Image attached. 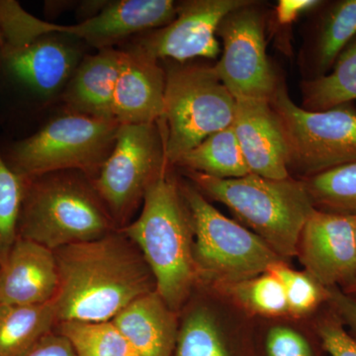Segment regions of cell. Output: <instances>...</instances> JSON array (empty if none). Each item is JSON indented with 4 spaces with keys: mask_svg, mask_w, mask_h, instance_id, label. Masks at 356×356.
<instances>
[{
    "mask_svg": "<svg viewBox=\"0 0 356 356\" xmlns=\"http://www.w3.org/2000/svg\"><path fill=\"white\" fill-rule=\"evenodd\" d=\"M58 289V322H106L156 282L139 248L120 229L97 240L54 250Z\"/></svg>",
    "mask_w": 356,
    "mask_h": 356,
    "instance_id": "cell-1",
    "label": "cell"
},
{
    "mask_svg": "<svg viewBox=\"0 0 356 356\" xmlns=\"http://www.w3.org/2000/svg\"><path fill=\"white\" fill-rule=\"evenodd\" d=\"M119 229L139 248L159 296L179 314L198 276L191 212L179 184L168 170L147 191L140 216Z\"/></svg>",
    "mask_w": 356,
    "mask_h": 356,
    "instance_id": "cell-2",
    "label": "cell"
},
{
    "mask_svg": "<svg viewBox=\"0 0 356 356\" xmlns=\"http://www.w3.org/2000/svg\"><path fill=\"white\" fill-rule=\"evenodd\" d=\"M116 229L90 178L84 173L63 170L27 178L20 238L57 250L97 240Z\"/></svg>",
    "mask_w": 356,
    "mask_h": 356,
    "instance_id": "cell-3",
    "label": "cell"
},
{
    "mask_svg": "<svg viewBox=\"0 0 356 356\" xmlns=\"http://www.w3.org/2000/svg\"><path fill=\"white\" fill-rule=\"evenodd\" d=\"M199 191L226 205L284 261L297 257L307 220L316 210L303 180L257 175L217 178L187 170Z\"/></svg>",
    "mask_w": 356,
    "mask_h": 356,
    "instance_id": "cell-4",
    "label": "cell"
},
{
    "mask_svg": "<svg viewBox=\"0 0 356 356\" xmlns=\"http://www.w3.org/2000/svg\"><path fill=\"white\" fill-rule=\"evenodd\" d=\"M120 126L115 119L69 113L14 142L4 159L25 178L76 170L93 179L111 154Z\"/></svg>",
    "mask_w": 356,
    "mask_h": 356,
    "instance_id": "cell-5",
    "label": "cell"
},
{
    "mask_svg": "<svg viewBox=\"0 0 356 356\" xmlns=\"http://www.w3.org/2000/svg\"><path fill=\"white\" fill-rule=\"evenodd\" d=\"M179 186L193 222L198 282L216 288L240 282L283 261L259 236L213 207L197 189Z\"/></svg>",
    "mask_w": 356,
    "mask_h": 356,
    "instance_id": "cell-6",
    "label": "cell"
},
{
    "mask_svg": "<svg viewBox=\"0 0 356 356\" xmlns=\"http://www.w3.org/2000/svg\"><path fill=\"white\" fill-rule=\"evenodd\" d=\"M236 99L213 67L182 65L165 72V156L168 165L206 138L232 126Z\"/></svg>",
    "mask_w": 356,
    "mask_h": 356,
    "instance_id": "cell-7",
    "label": "cell"
},
{
    "mask_svg": "<svg viewBox=\"0 0 356 356\" xmlns=\"http://www.w3.org/2000/svg\"><path fill=\"white\" fill-rule=\"evenodd\" d=\"M159 123L121 124L111 154L91 179L118 229L127 226L147 191L168 170Z\"/></svg>",
    "mask_w": 356,
    "mask_h": 356,
    "instance_id": "cell-8",
    "label": "cell"
},
{
    "mask_svg": "<svg viewBox=\"0 0 356 356\" xmlns=\"http://www.w3.org/2000/svg\"><path fill=\"white\" fill-rule=\"evenodd\" d=\"M288 149V170L307 178L356 161V111L344 104L309 111L278 88L270 102Z\"/></svg>",
    "mask_w": 356,
    "mask_h": 356,
    "instance_id": "cell-9",
    "label": "cell"
},
{
    "mask_svg": "<svg viewBox=\"0 0 356 356\" xmlns=\"http://www.w3.org/2000/svg\"><path fill=\"white\" fill-rule=\"evenodd\" d=\"M218 34L224 42L221 60L213 67L235 99L270 102L277 90V79L266 51L261 13L248 4L229 13Z\"/></svg>",
    "mask_w": 356,
    "mask_h": 356,
    "instance_id": "cell-10",
    "label": "cell"
},
{
    "mask_svg": "<svg viewBox=\"0 0 356 356\" xmlns=\"http://www.w3.org/2000/svg\"><path fill=\"white\" fill-rule=\"evenodd\" d=\"M178 4L172 0H121L110 2L99 13L76 25H58L22 11L17 33L24 44L44 35H67L83 40L98 51L138 33L149 32L168 25L177 14Z\"/></svg>",
    "mask_w": 356,
    "mask_h": 356,
    "instance_id": "cell-11",
    "label": "cell"
},
{
    "mask_svg": "<svg viewBox=\"0 0 356 356\" xmlns=\"http://www.w3.org/2000/svg\"><path fill=\"white\" fill-rule=\"evenodd\" d=\"M252 1L248 0H193L178 4L172 22L143 35L136 46L156 60L172 58L178 62L219 55L218 28L222 21Z\"/></svg>",
    "mask_w": 356,
    "mask_h": 356,
    "instance_id": "cell-12",
    "label": "cell"
},
{
    "mask_svg": "<svg viewBox=\"0 0 356 356\" xmlns=\"http://www.w3.org/2000/svg\"><path fill=\"white\" fill-rule=\"evenodd\" d=\"M62 35L49 34L0 48V74L21 91L48 99L67 86L83 58Z\"/></svg>",
    "mask_w": 356,
    "mask_h": 356,
    "instance_id": "cell-13",
    "label": "cell"
},
{
    "mask_svg": "<svg viewBox=\"0 0 356 356\" xmlns=\"http://www.w3.org/2000/svg\"><path fill=\"white\" fill-rule=\"evenodd\" d=\"M355 216L316 209L300 235L297 257L323 287H348L356 280Z\"/></svg>",
    "mask_w": 356,
    "mask_h": 356,
    "instance_id": "cell-14",
    "label": "cell"
},
{
    "mask_svg": "<svg viewBox=\"0 0 356 356\" xmlns=\"http://www.w3.org/2000/svg\"><path fill=\"white\" fill-rule=\"evenodd\" d=\"M232 126L250 173L269 179L290 177L286 140L269 102L236 99Z\"/></svg>",
    "mask_w": 356,
    "mask_h": 356,
    "instance_id": "cell-15",
    "label": "cell"
},
{
    "mask_svg": "<svg viewBox=\"0 0 356 356\" xmlns=\"http://www.w3.org/2000/svg\"><path fill=\"white\" fill-rule=\"evenodd\" d=\"M165 72L138 46L122 51L114 93V118L120 124L158 123L165 111Z\"/></svg>",
    "mask_w": 356,
    "mask_h": 356,
    "instance_id": "cell-16",
    "label": "cell"
},
{
    "mask_svg": "<svg viewBox=\"0 0 356 356\" xmlns=\"http://www.w3.org/2000/svg\"><path fill=\"white\" fill-rule=\"evenodd\" d=\"M58 282L54 250L19 236L0 264V305L53 301Z\"/></svg>",
    "mask_w": 356,
    "mask_h": 356,
    "instance_id": "cell-17",
    "label": "cell"
},
{
    "mask_svg": "<svg viewBox=\"0 0 356 356\" xmlns=\"http://www.w3.org/2000/svg\"><path fill=\"white\" fill-rule=\"evenodd\" d=\"M139 356H173L179 321L156 291L143 295L112 320Z\"/></svg>",
    "mask_w": 356,
    "mask_h": 356,
    "instance_id": "cell-18",
    "label": "cell"
},
{
    "mask_svg": "<svg viewBox=\"0 0 356 356\" xmlns=\"http://www.w3.org/2000/svg\"><path fill=\"white\" fill-rule=\"evenodd\" d=\"M121 56L122 51L109 48L83 58L63 95L69 113L115 119L114 93Z\"/></svg>",
    "mask_w": 356,
    "mask_h": 356,
    "instance_id": "cell-19",
    "label": "cell"
},
{
    "mask_svg": "<svg viewBox=\"0 0 356 356\" xmlns=\"http://www.w3.org/2000/svg\"><path fill=\"white\" fill-rule=\"evenodd\" d=\"M58 324L54 301L0 305V356H22Z\"/></svg>",
    "mask_w": 356,
    "mask_h": 356,
    "instance_id": "cell-20",
    "label": "cell"
},
{
    "mask_svg": "<svg viewBox=\"0 0 356 356\" xmlns=\"http://www.w3.org/2000/svg\"><path fill=\"white\" fill-rule=\"evenodd\" d=\"M175 165L217 178L243 177L250 173L233 126L206 138Z\"/></svg>",
    "mask_w": 356,
    "mask_h": 356,
    "instance_id": "cell-21",
    "label": "cell"
},
{
    "mask_svg": "<svg viewBox=\"0 0 356 356\" xmlns=\"http://www.w3.org/2000/svg\"><path fill=\"white\" fill-rule=\"evenodd\" d=\"M303 108L325 111L356 100V42L341 54L331 74L302 84Z\"/></svg>",
    "mask_w": 356,
    "mask_h": 356,
    "instance_id": "cell-22",
    "label": "cell"
},
{
    "mask_svg": "<svg viewBox=\"0 0 356 356\" xmlns=\"http://www.w3.org/2000/svg\"><path fill=\"white\" fill-rule=\"evenodd\" d=\"M316 209L356 216V161L303 180Z\"/></svg>",
    "mask_w": 356,
    "mask_h": 356,
    "instance_id": "cell-23",
    "label": "cell"
},
{
    "mask_svg": "<svg viewBox=\"0 0 356 356\" xmlns=\"http://www.w3.org/2000/svg\"><path fill=\"white\" fill-rule=\"evenodd\" d=\"M56 331L67 339L76 356H139L112 321L62 322Z\"/></svg>",
    "mask_w": 356,
    "mask_h": 356,
    "instance_id": "cell-24",
    "label": "cell"
},
{
    "mask_svg": "<svg viewBox=\"0 0 356 356\" xmlns=\"http://www.w3.org/2000/svg\"><path fill=\"white\" fill-rule=\"evenodd\" d=\"M173 356H229L216 318L206 307L187 312Z\"/></svg>",
    "mask_w": 356,
    "mask_h": 356,
    "instance_id": "cell-25",
    "label": "cell"
},
{
    "mask_svg": "<svg viewBox=\"0 0 356 356\" xmlns=\"http://www.w3.org/2000/svg\"><path fill=\"white\" fill-rule=\"evenodd\" d=\"M222 290L245 310L267 317H280L289 314L286 295L280 281L270 273H264L250 278L222 285Z\"/></svg>",
    "mask_w": 356,
    "mask_h": 356,
    "instance_id": "cell-26",
    "label": "cell"
},
{
    "mask_svg": "<svg viewBox=\"0 0 356 356\" xmlns=\"http://www.w3.org/2000/svg\"><path fill=\"white\" fill-rule=\"evenodd\" d=\"M356 35V0H343L332 7L318 34L316 63L318 76H325L344 47Z\"/></svg>",
    "mask_w": 356,
    "mask_h": 356,
    "instance_id": "cell-27",
    "label": "cell"
},
{
    "mask_svg": "<svg viewBox=\"0 0 356 356\" xmlns=\"http://www.w3.org/2000/svg\"><path fill=\"white\" fill-rule=\"evenodd\" d=\"M27 178L7 163L0 151V264L19 238V220Z\"/></svg>",
    "mask_w": 356,
    "mask_h": 356,
    "instance_id": "cell-28",
    "label": "cell"
},
{
    "mask_svg": "<svg viewBox=\"0 0 356 356\" xmlns=\"http://www.w3.org/2000/svg\"><path fill=\"white\" fill-rule=\"evenodd\" d=\"M266 271L273 274L282 284L291 315H306L325 301V287L308 273L294 270L285 261L275 262Z\"/></svg>",
    "mask_w": 356,
    "mask_h": 356,
    "instance_id": "cell-29",
    "label": "cell"
},
{
    "mask_svg": "<svg viewBox=\"0 0 356 356\" xmlns=\"http://www.w3.org/2000/svg\"><path fill=\"white\" fill-rule=\"evenodd\" d=\"M323 348L331 356H356V339L348 334L341 321L332 316L318 325Z\"/></svg>",
    "mask_w": 356,
    "mask_h": 356,
    "instance_id": "cell-30",
    "label": "cell"
},
{
    "mask_svg": "<svg viewBox=\"0 0 356 356\" xmlns=\"http://www.w3.org/2000/svg\"><path fill=\"white\" fill-rule=\"evenodd\" d=\"M268 356H313L305 337L287 327H274L266 337Z\"/></svg>",
    "mask_w": 356,
    "mask_h": 356,
    "instance_id": "cell-31",
    "label": "cell"
},
{
    "mask_svg": "<svg viewBox=\"0 0 356 356\" xmlns=\"http://www.w3.org/2000/svg\"><path fill=\"white\" fill-rule=\"evenodd\" d=\"M325 301L331 306L344 327H348L351 336L356 339V298L346 294L337 286L325 288Z\"/></svg>",
    "mask_w": 356,
    "mask_h": 356,
    "instance_id": "cell-32",
    "label": "cell"
},
{
    "mask_svg": "<svg viewBox=\"0 0 356 356\" xmlns=\"http://www.w3.org/2000/svg\"><path fill=\"white\" fill-rule=\"evenodd\" d=\"M22 356H76L67 339L57 331L44 337Z\"/></svg>",
    "mask_w": 356,
    "mask_h": 356,
    "instance_id": "cell-33",
    "label": "cell"
},
{
    "mask_svg": "<svg viewBox=\"0 0 356 356\" xmlns=\"http://www.w3.org/2000/svg\"><path fill=\"white\" fill-rule=\"evenodd\" d=\"M318 1H280L278 6V18L282 23H288L294 19L302 11L317 6Z\"/></svg>",
    "mask_w": 356,
    "mask_h": 356,
    "instance_id": "cell-34",
    "label": "cell"
},
{
    "mask_svg": "<svg viewBox=\"0 0 356 356\" xmlns=\"http://www.w3.org/2000/svg\"><path fill=\"white\" fill-rule=\"evenodd\" d=\"M343 291L346 294L350 295V296L356 297V280L350 285H348V287L344 288Z\"/></svg>",
    "mask_w": 356,
    "mask_h": 356,
    "instance_id": "cell-35",
    "label": "cell"
},
{
    "mask_svg": "<svg viewBox=\"0 0 356 356\" xmlns=\"http://www.w3.org/2000/svg\"><path fill=\"white\" fill-rule=\"evenodd\" d=\"M2 33H1V30H0V47H1V44H2Z\"/></svg>",
    "mask_w": 356,
    "mask_h": 356,
    "instance_id": "cell-36",
    "label": "cell"
},
{
    "mask_svg": "<svg viewBox=\"0 0 356 356\" xmlns=\"http://www.w3.org/2000/svg\"><path fill=\"white\" fill-rule=\"evenodd\" d=\"M355 241H356V216H355Z\"/></svg>",
    "mask_w": 356,
    "mask_h": 356,
    "instance_id": "cell-37",
    "label": "cell"
}]
</instances>
